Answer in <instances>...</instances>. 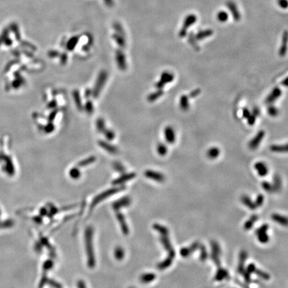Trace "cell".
<instances>
[{
    "instance_id": "6da1fadb",
    "label": "cell",
    "mask_w": 288,
    "mask_h": 288,
    "mask_svg": "<svg viewBox=\"0 0 288 288\" xmlns=\"http://www.w3.org/2000/svg\"><path fill=\"white\" fill-rule=\"evenodd\" d=\"M93 228L92 227H89L85 231V243L86 249H87V254L88 256V265L89 268H93L95 265V258L93 254V245H92V237H93Z\"/></svg>"
},
{
    "instance_id": "7a4b0ae2",
    "label": "cell",
    "mask_w": 288,
    "mask_h": 288,
    "mask_svg": "<svg viewBox=\"0 0 288 288\" xmlns=\"http://www.w3.org/2000/svg\"><path fill=\"white\" fill-rule=\"evenodd\" d=\"M107 78V74L106 71H102L99 73L98 79L96 80L95 87L93 89V97L94 98H98L99 93L102 91L104 85H105Z\"/></svg>"
},
{
    "instance_id": "3957f363",
    "label": "cell",
    "mask_w": 288,
    "mask_h": 288,
    "mask_svg": "<svg viewBox=\"0 0 288 288\" xmlns=\"http://www.w3.org/2000/svg\"><path fill=\"white\" fill-rule=\"evenodd\" d=\"M125 188H124V186L123 187H118V188H112V189H110L109 190H107V191H106V192H104L103 193H101L99 194V195H98V196H97L94 200H93L92 201V205L91 206H90V210H92L93 207H94L97 204H98L99 202H100L101 201H102L104 199H106V197H109L111 195H113V194L115 193H116L117 192H120V191L121 190H123Z\"/></svg>"
},
{
    "instance_id": "277c9868",
    "label": "cell",
    "mask_w": 288,
    "mask_h": 288,
    "mask_svg": "<svg viewBox=\"0 0 288 288\" xmlns=\"http://www.w3.org/2000/svg\"><path fill=\"white\" fill-rule=\"evenodd\" d=\"M174 79V75L171 72L164 71L161 74L160 80L156 84V88L159 89H161L165 85H166L169 83L171 82Z\"/></svg>"
},
{
    "instance_id": "5b68a950",
    "label": "cell",
    "mask_w": 288,
    "mask_h": 288,
    "mask_svg": "<svg viewBox=\"0 0 288 288\" xmlns=\"http://www.w3.org/2000/svg\"><path fill=\"white\" fill-rule=\"evenodd\" d=\"M265 134V131L263 130L259 131L257 134V135H255L254 138L249 142V144H248L249 148L251 150H254L255 149H257L259 147V146L260 145V143L262 142L263 139H264Z\"/></svg>"
},
{
    "instance_id": "8992f818",
    "label": "cell",
    "mask_w": 288,
    "mask_h": 288,
    "mask_svg": "<svg viewBox=\"0 0 288 288\" xmlns=\"http://www.w3.org/2000/svg\"><path fill=\"white\" fill-rule=\"evenodd\" d=\"M282 90L279 88H275L272 91V92L269 93L267 98L265 99V103L268 104H271L275 102L276 99H278L279 97L282 95Z\"/></svg>"
},
{
    "instance_id": "52a82bcc",
    "label": "cell",
    "mask_w": 288,
    "mask_h": 288,
    "mask_svg": "<svg viewBox=\"0 0 288 288\" xmlns=\"http://www.w3.org/2000/svg\"><path fill=\"white\" fill-rule=\"evenodd\" d=\"M144 174L146 178L155 180L157 182H163L165 180V177L163 174L153 170H147L144 173Z\"/></svg>"
},
{
    "instance_id": "ba28073f",
    "label": "cell",
    "mask_w": 288,
    "mask_h": 288,
    "mask_svg": "<svg viewBox=\"0 0 288 288\" xmlns=\"http://www.w3.org/2000/svg\"><path fill=\"white\" fill-rule=\"evenodd\" d=\"M164 136L166 142L172 144L175 141V134L174 129L171 126H167L164 129Z\"/></svg>"
},
{
    "instance_id": "9c48e42d",
    "label": "cell",
    "mask_w": 288,
    "mask_h": 288,
    "mask_svg": "<svg viewBox=\"0 0 288 288\" xmlns=\"http://www.w3.org/2000/svg\"><path fill=\"white\" fill-rule=\"evenodd\" d=\"M116 62L118 67L121 71H125L127 68V64H126L125 57L124 53L121 51H117L116 52Z\"/></svg>"
},
{
    "instance_id": "30bf717a",
    "label": "cell",
    "mask_w": 288,
    "mask_h": 288,
    "mask_svg": "<svg viewBox=\"0 0 288 288\" xmlns=\"http://www.w3.org/2000/svg\"><path fill=\"white\" fill-rule=\"evenodd\" d=\"M98 144L101 147H102L104 150H106L108 153L111 154H116L117 152V149L116 147L111 145L110 143L105 141H99Z\"/></svg>"
},
{
    "instance_id": "8fae6325",
    "label": "cell",
    "mask_w": 288,
    "mask_h": 288,
    "mask_svg": "<svg viewBox=\"0 0 288 288\" xmlns=\"http://www.w3.org/2000/svg\"><path fill=\"white\" fill-rule=\"evenodd\" d=\"M136 174L135 173H130V174H124L121 177L119 178L116 179V180H114L113 182V185H119V184H121V183H124L125 182L129 181L133 178H134L135 177Z\"/></svg>"
},
{
    "instance_id": "7c38bea8",
    "label": "cell",
    "mask_w": 288,
    "mask_h": 288,
    "mask_svg": "<svg viewBox=\"0 0 288 288\" xmlns=\"http://www.w3.org/2000/svg\"><path fill=\"white\" fill-rule=\"evenodd\" d=\"M269 149L275 153H288V143L284 145H273L270 146Z\"/></svg>"
},
{
    "instance_id": "4fadbf2b",
    "label": "cell",
    "mask_w": 288,
    "mask_h": 288,
    "mask_svg": "<svg viewBox=\"0 0 288 288\" xmlns=\"http://www.w3.org/2000/svg\"><path fill=\"white\" fill-rule=\"evenodd\" d=\"M255 168L256 169L258 174L261 176L266 175L268 173V168L264 163L263 162H257L255 164Z\"/></svg>"
},
{
    "instance_id": "5bb4252c",
    "label": "cell",
    "mask_w": 288,
    "mask_h": 288,
    "mask_svg": "<svg viewBox=\"0 0 288 288\" xmlns=\"http://www.w3.org/2000/svg\"><path fill=\"white\" fill-rule=\"evenodd\" d=\"M129 203H130V199L129 197H124L118 200L117 201H116L113 204V207L115 210H117V209H120L121 207L128 206Z\"/></svg>"
},
{
    "instance_id": "9a60e30c",
    "label": "cell",
    "mask_w": 288,
    "mask_h": 288,
    "mask_svg": "<svg viewBox=\"0 0 288 288\" xmlns=\"http://www.w3.org/2000/svg\"><path fill=\"white\" fill-rule=\"evenodd\" d=\"M219 154H220V149L217 147H211L207 150L206 153L207 156L211 160L217 158L219 156Z\"/></svg>"
},
{
    "instance_id": "2e32d148",
    "label": "cell",
    "mask_w": 288,
    "mask_h": 288,
    "mask_svg": "<svg viewBox=\"0 0 288 288\" xmlns=\"http://www.w3.org/2000/svg\"><path fill=\"white\" fill-rule=\"evenodd\" d=\"M179 106L183 111L188 110L189 108V98L187 95H183L179 99Z\"/></svg>"
},
{
    "instance_id": "e0dca14e",
    "label": "cell",
    "mask_w": 288,
    "mask_h": 288,
    "mask_svg": "<svg viewBox=\"0 0 288 288\" xmlns=\"http://www.w3.org/2000/svg\"><path fill=\"white\" fill-rule=\"evenodd\" d=\"M73 97L75 101V105H76L77 109L79 110H82L84 109V107H83L82 105V102H81V99L80 98V93L77 91V90H75V91L73 92Z\"/></svg>"
},
{
    "instance_id": "ac0fdd59",
    "label": "cell",
    "mask_w": 288,
    "mask_h": 288,
    "mask_svg": "<svg viewBox=\"0 0 288 288\" xmlns=\"http://www.w3.org/2000/svg\"><path fill=\"white\" fill-rule=\"evenodd\" d=\"M117 219L119 220V222H120V224L121 225L122 231H123V232L125 234V235H127V234L129 232V230H128L127 225H126V223L124 220V216L122 215L121 214H118L117 215Z\"/></svg>"
},
{
    "instance_id": "d6986e66",
    "label": "cell",
    "mask_w": 288,
    "mask_h": 288,
    "mask_svg": "<svg viewBox=\"0 0 288 288\" xmlns=\"http://www.w3.org/2000/svg\"><path fill=\"white\" fill-rule=\"evenodd\" d=\"M163 94H164L163 91H162L161 89H159V90H157V92H153L152 93H151L150 95H149L148 97H147V100H148V102H154V101L157 100L158 98H160Z\"/></svg>"
},
{
    "instance_id": "ffe728a7",
    "label": "cell",
    "mask_w": 288,
    "mask_h": 288,
    "mask_svg": "<svg viewBox=\"0 0 288 288\" xmlns=\"http://www.w3.org/2000/svg\"><path fill=\"white\" fill-rule=\"evenodd\" d=\"M95 161V157L90 156L88 158H86V159L79 162V163L77 164V166L81 167L87 166V165H88L89 164H93Z\"/></svg>"
},
{
    "instance_id": "44dd1931",
    "label": "cell",
    "mask_w": 288,
    "mask_h": 288,
    "mask_svg": "<svg viewBox=\"0 0 288 288\" xmlns=\"http://www.w3.org/2000/svg\"><path fill=\"white\" fill-rule=\"evenodd\" d=\"M157 152L161 156H164L167 153V147L163 143H158L157 146Z\"/></svg>"
},
{
    "instance_id": "7402d4cb",
    "label": "cell",
    "mask_w": 288,
    "mask_h": 288,
    "mask_svg": "<svg viewBox=\"0 0 288 288\" xmlns=\"http://www.w3.org/2000/svg\"><path fill=\"white\" fill-rule=\"evenodd\" d=\"M96 128L99 132H103L106 130L105 121L103 118H98L96 121Z\"/></svg>"
},
{
    "instance_id": "603a6c76",
    "label": "cell",
    "mask_w": 288,
    "mask_h": 288,
    "mask_svg": "<svg viewBox=\"0 0 288 288\" xmlns=\"http://www.w3.org/2000/svg\"><path fill=\"white\" fill-rule=\"evenodd\" d=\"M156 278V275L153 273H146L141 276V281L144 283H147L151 282Z\"/></svg>"
},
{
    "instance_id": "cb8c5ba5",
    "label": "cell",
    "mask_w": 288,
    "mask_h": 288,
    "mask_svg": "<svg viewBox=\"0 0 288 288\" xmlns=\"http://www.w3.org/2000/svg\"><path fill=\"white\" fill-rule=\"evenodd\" d=\"M70 177L73 179H78L80 177L81 173L77 167H73L70 171Z\"/></svg>"
},
{
    "instance_id": "d4e9b609",
    "label": "cell",
    "mask_w": 288,
    "mask_h": 288,
    "mask_svg": "<svg viewBox=\"0 0 288 288\" xmlns=\"http://www.w3.org/2000/svg\"><path fill=\"white\" fill-rule=\"evenodd\" d=\"M114 255L115 257H116V258L117 259V260H122L124 256V251L121 247H117L116 250H115Z\"/></svg>"
},
{
    "instance_id": "484cf974",
    "label": "cell",
    "mask_w": 288,
    "mask_h": 288,
    "mask_svg": "<svg viewBox=\"0 0 288 288\" xmlns=\"http://www.w3.org/2000/svg\"><path fill=\"white\" fill-rule=\"evenodd\" d=\"M268 113L269 116L272 117H276L279 114V110L275 106H270L268 108Z\"/></svg>"
},
{
    "instance_id": "4316f807",
    "label": "cell",
    "mask_w": 288,
    "mask_h": 288,
    "mask_svg": "<svg viewBox=\"0 0 288 288\" xmlns=\"http://www.w3.org/2000/svg\"><path fill=\"white\" fill-rule=\"evenodd\" d=\"M103 132H104L103 134H104V135H105L106 138L107 139L110 140V141H111V140L114 139L116 135H115L114 132L113 131L110 130V129H106V130L104 131Z\"/></svg>"
},
{
    "instance_id": "83f0119b",
    "label": "cell",
    "mask_w": 288,
    "mask_h": 288,
    "mask_svg": "<svg viewBox=\"0 0 288 288\" xmlns=\"http://www.w3.org/2000/svg\"><path fill=\"white\" fill-rule=\"evenodd\" d=\"M84 107L85 109V111H86V113H88V114H92L93 113V103H92V102H90V101H88V102H86V103H85V107Z\"/></svg>"
},
{
    "instance_id": "f1b7e54d",
    "label": "cell",
    "mask_w": 288,
    "mask_h": 288,
    "mask_svg": "<svg viewBox=\"0 0 288 288\" xmlns=\"http://www.w3.org/2000/svg\"><path fill=\"white\" fill-rule=\"evenodd\" d=\"M77 38H72L71 40L69 41V43H68V44H67V49L68 50H70V51H71V50H73L75 48V46L77 44Z\"/></svg>"
},
{
    "instance_id": "f546056e",
    "label": "cell",
    "mask_w": 288,
    "mask_h": 288,
    "mask_svg": "<svg viewBox=\"0 0 288 288\" xmlns=\"http://www.w3.org/2000/svg\"><path fill=\"white\" fill-rule=\"evenodd\" d=\"M113 167L117 171L120 173H124L125 171V168L119 162H115L113 163Z\"/></svg>"
},
{
    "instance_id": "4dcf8cb0",
    "label": "cell",
    "mask_w": 288,
    "mask_h": 288,
    "mask_svg": "<svg viewBox=\"0 0 288 288\" xmlns=\"http://www.w3.org/2000/svg\"><path fill=\"white\" fill-rule=\"evenodd\" d=\"M255 121H256V116H254V114H251V116L247 118V122L249 125H253L255 124Z\"/></svg>"
},
{
    "instance_id": "1f68e13d",
    "label": "cell",
    "mask_w": 288,
    "mask_h": 288,
    "mask_svg": "<svg viewBox=\"0 0 288 288\" xmlns=\"http://www.w3.org/2000/svg\"><path fill=\"white\" fill-rule=\"evenodd\" d=\"M200 93H201V90L200 89H196L189 93V96L191 97V98H194L199 95Z\"/></svg>"
},
{
    "instance_id": "d6a6232c",
    "label": "cell",
    "mask_w": 288,
    "mask_h": 288,
    "mask_svg": "<svg viewBox=\"0 0 288 288\" xmlns=\"http://www.w3.org/2000/svg\"><path fill=\"white\" fill-rule=\"evenodd\" d=\"M251 116L250 111L247 109V108H244L243 110V116L244 118L247 119Z\"/></svg>"
},
{
    "instance_id": "836d02e7",
    "label": "cell",
    "mask_w": 288,
    "mask_h": 288,
    "mask_svg": "<svg viewBox=\"0 0 288 288\" xmlns=\"http://www.w3.org/2000/svg\"><path fill=\"white\" fill-rule=\"evenodd\" d=\"M226 16H226V14H225V13H222L219 14V20H225L226 19V17H227Z\"/></svg>"
},
{
    "instance_id": "e575fe53",
    "label": "cell",
    "mask_w": 288,
    "mask_h": 288,
    "mask_svg": "<svg viewBox=\"0 0 288 288\" xmlns=\"http://www.w3.org/2000/svg\"><path fill=\"white\" fill-rule=\"evenodd\" d=\"M253 114L254 115V116H255L257 117L258 115L260 114V110H259L257 107L254 108V110H253Z\"/></svg>"
},
{
    "instance_id": "d590c367",
    "label": "cell",
    "mask_w": 288,
    "mask_h": 288,
    "mask_svg": "<svg viewBox=\"0 0 288 288\" xmlns=\"http://www.w3.org/2000/svg\"><path fill=\"white\" fill-rule=\"evenodd\" d=\"M282 84L283 86H285V87H288V77H286L285 80L282 82Z\"/></svg>"
},
{
    "instance_id": "8d00e7d4",
    "label": "cell",
    "mask_w": 288,
    "mask_h": 288,
    "mask_svg": "<svg viewBox=\"0 0 288 288\" xmlns=\"http://www.w3.org/2000/svg\"><path fill=\"white\" fill-rule=\"evenodd\" d=\"M91 93H92V92L90 91V89H88L87 91H85V97H86V98H88V97H89L90 95H91Z\"/></svg>"
},
{
    "instance_id": "74e56055",
    "label": "cell",
    "mask_w": 288,
    "mask_h": 288,
    "mask_svg": "<svg viewBox=\"0 0 288 288\" xmlns=\"http://www.w3.org/2000/svg\"><path fill=\"white\" fill-rule=\"evenodd\" d=\"M130 288H134V287H130Z\"/></svg>"
}]
</instances>
